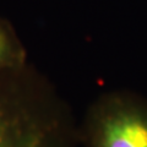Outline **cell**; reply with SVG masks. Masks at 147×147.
<instances>
[{
	"label": "cell",
	"mask_w": 147,
	"mask_h": 147,
	"mask_svg": "<svg viewBox=\"0 0 147 147\" xmlns=\"http://www.w3.org/2000/svg\"><path fill=\"white\" fill-rule=\"evenodd\" d=\"M80 141L65 100L26 65L0 70V147H75Z\"/></svg>",
	"instance_id": "1"
},
{
	"label": "cell",
	"mask_w": 147,
	"mask_h": 147,
	"mask_svg": "<svg viewBox=\"0 0 147 147\" xmlns=\"http://www.w3.org/2000/svg\"><path fill=\"white\" fill-rule=\"evenodd\" d=\"M87 147H147V102L127 92L96 100L80 127Z\"/></svg>",
	"instance_id": "2"
},
{
	"label": "cell",
	"mask_w": 147,
	"mask_h": 147,
	"mask_svg": "<svg viewBox=\"0 0 147 147\" xmlns=\"http://www.w3.org/2000/svg\"><path fill=\"white\" fill-rule=\"evenodd\" d=\"M27 65V53L15 31L0 21V70H15Z\"/></svg>",
	"instance_id": "3"
}]
</instances>
